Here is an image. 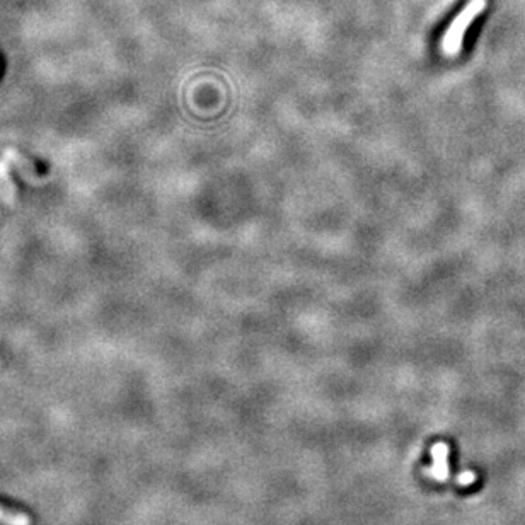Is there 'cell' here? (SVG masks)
Segmentation results:
<instances>
[{
	"label": "cell",
	"mask_w": 525,
	"mask_h": 525,
	"mask_svg": "<svg viewBox=\"0 0 525 525\" xmlns=\"http://www.w3.org/2000/svg\"><path fill=\"white\" fill-rule=\"evenodd\" d=\"M486 3H488L486 0H471V2H467V5L454 17L450 26L447 27L445 34H443L442 45H440L443 53L449 55V57H456V55L461 53L465 31L471 26L472 21L486 9Z\"/></svg>",
	"instance_id": "1"
},
{
	"label": "cell",
	"mask_w": 525,
	"mask_h": 525,
	"mask_svg": "<svg viewBox=\"0 0 525 525\" xmlns=\"http://www.w3.org/2000/svg\"><path fill=\"white\" fill-rule=\"evenodd\" d=\"M433 456V467H430L428 474L435 478L437 481H445L449 476V447L445 443H437L432 449Z\"/></svg>",
	"instance_id": "2"
},
{
	"label": "cell",
	"mask_w": 525,
	"mask_h": 525,
	"mask_svg": "<svg viewBox=\"0 0 525 525\" xmlns=\"http://www.w3.org/2000/svg\"><path fill=\"white\" fill-rule=\"evenodd\" d=\"M0 191H2L3 202L10 206L16 205V186L9 174V162L5 159L0 160Z\"/></svg>",
	"instance_id": "3"
},
{
	"label": "cell",
	"mask_w": 525,
	"mask_h": 525,
	"mask_svg": "<svg viewBox=\"0 0 525 525\" xmlns=\"http://www.w3.org/2000/svg\"><path fill=\"white\" fill-rule=\"evenodd\" d=\"M3 159H5L7 162L16 164V167H17V169H21L23 176L26 178V180L29 181V183H33V181H34L33 180V178H34L33 164H31L27 159H24V157L21 156V154L17 152V150H14V149L3 150Z\"/></svg>",
	"instance_id": "4"
},
{
	"label": "cell",
	"mask_w": 525,
	"mask_h": 525,
	"mask_svg": "<svg viewBox=\"0 0 525 525\" xmlns=\"http://www.w3.org/2000/svg\"><path fill=\"white\" fill-rule=\"evenodd\" d=\"M0 525H31V519L23 512H12L0 506Z\"/></svg>",
	"instance_id": "5"
},
{
	"label": "cell",
	"mask_w": 525,
	"mask_h": 525,
	"mask_svg": "<svg viewBox=\"0 0 525 525\" xmlns=\"http://www.w3.org/2000/svg\"><path fill=\"white\" fill-rule=\"evenodd\" d=\"M476 476L472 474V472H462V474L459 476V483L461 485H471V483H474Z\"/></svg>",
	"instance_id": "6"
}]
</instances>
